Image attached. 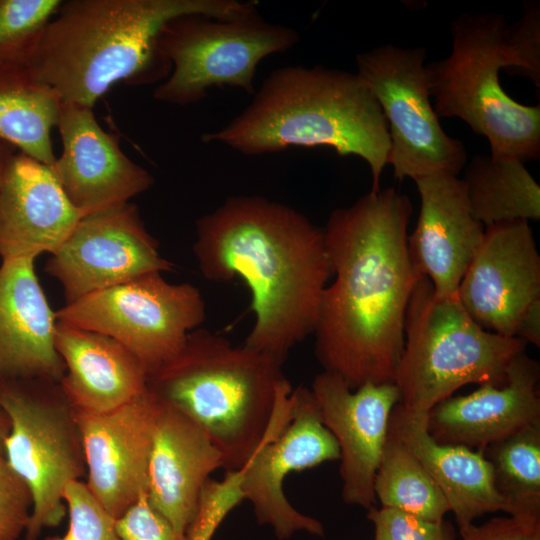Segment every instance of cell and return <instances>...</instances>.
I'll return each mask as SVG.
<instances>
[{
    "instance_id": "obj_11",
    "label": "cell",
    "mask_w": 540,
    "mask_h": 540,
    "mask_svg": "<svg viewBox=\"0 0 540 540\" xmlns=\"http://www.w3.org/2000/svg\"><path fill=\"white\" fill-rule=\"evenodd\" d=\"M0 407L9 423L5 459L25 483L32 509L26 540L57 526L66 514L64 490L86 469L81 437L67 404L0 384Z\"/></svg>"
},
{
    "instance_id": "obj_8",
    "label": "cell",
    "mask_w": 540,
    "mask_h": 540,
    "mask_svg": "<svg viewBox=\"0 0 540 540\" xmlns=\"http://www.w3.org/2000/svg\"><path fill=\"white\" fill-rule=\"evenodd\" d=\"M298 41L295 29L267 22L258 8L231 18L177 16L160 31L159 45L172 70L153 97L186 106L204 99L212 87L229 86L254 95L258 64Z\"/></svg>"
},
{
    "instance_id": "obj_34",
    "label": "cell",
    "mask_w": 540,
    "mask_h": 540,
    "mask_svg": "<svg viewBox=\"0 0 540 540\" xmlns=\"http://www.w3.org/2000/svg\"><path fill=\"white\" fill-rule=\"evenodd\" d=\"M116 529L121 540H189L150 504L146 493L116 519Z\"/></svg>"
},
{
    "instance_id": "obj_37",
    "label": "cell",
    "mask_w": 540,
    "mask_h": 540,
    "mask_svg": "<svg viewBox=\"0 0 540 540\" xmlns=\"http://www.w3.org/2000/svg\"><path fill=\"white\" fill-rule=\"evenodd\" d=\"M15 152L16 148L11 144L0 141V181L9 159Z\"/></svg>"
},
{
    "instance_id": "obj_22",
    "label": "cell",
    "mask_w": 540,
    "mask_h": 540,
    "mask_svg": "<svg viewBox=\"0 0 540 540\" xmlns=\"http://www.w3.org/2000/svg\"><path fill=\"white\" fill-rule=\"evenodd\" d=\"M33 259L0 266V382L10 378L61 381L65 365L55 346L57 319Z\"/></svg>"
},
{
    "instance_id": "obj_18",
    "label": "cell",
    "mask_w": 540,
    "mask_h": 540,
    "mask_svg": "<svg viewBox=\"0 0 540 540\" xmlns=\"http://www.w3.org/2000/svg\"><path fill=\"white\" fill-rule=\"evenodd\" d=\"M420 195L417 224L408 235V251L420 276L440 298H457L458 288L484 236V225L471 214L463 179L432 175L414 180Z\"/></svg>"
},
{
    "instance_id": "obj_21",
    "label": "cell",
    "mask_w": 540,
    "mask_h": 540,
    "mask_svg": "<svg viewBox=\"0 0 540 540\" xmlns=\"http://www.w3.org/2000/svg\"><path fill=\"white\" fill-rule=\"evenodd\" d=\"M148 463L147 498L173 527L187 533L222 455L206 432L164 401Z\"/></svg>"
},
{
    "instance_id": "obj_32",
    "label": "cell",
    "mask_w": 540,
    "mask_h": 540,
    "mask_svg": "<svg viewBox=\"0 0 540 540\" xmlns=\"http://www.w3.org/2000/svg\"><path fill=\"white\" fill-rule=\"evenodd\" d=\"M374 540H450L443 521L435 522L392 508L368 509Z\"/></svg>"
},
{
    "instance_id": "obj_23",
    "label": "cell",
    "mask_w": 540,
    "mask_h": 540,
    "mask_svg": "<svg viewBox=\"0 0 540 540\" xmlns=\"http://www.w3.org/2000/svg\"><path fill=\"white\" fill-rule=\"evenodd\" d=\"M55 346L65 365L62 393L72 408L106 413L147 389L146 367L110 336L57 320Z\"/></svg>"
},
{
    "instance_id": "obj_30",
    "label": "cell",
    "mask_w": 540,
    "mask_h": 540,
    "mask_svg": "<svg viewBox=\"0 0 540 540\" xmlns=\"http://www.w3.org/2000/svg\"><path fill=\"white\" fill-rule=\"evenodd\" d=\"M69 527L62 536L45 540H121L116 519L92 495L85 483L72 481L64 490Z\"/></svg>"
},
{
    "instance_id": "obj_14",
    "label": "cell",
    "mask_w": 540,
    "mask_h": 540,
    "mask_svg": "<svg viewBox=\"0 0 540 540\" xmlns=\"http://www.w3.org/2000/svg\"><path fill=\"white\" fill-rule=\"evenodd\" d=\"M162 405L147 388L106 413L71 407L84 451L85 484L115 519L147 491L149 457Z\"/></svg>"
},
{
    "instance_id": "obj_36",
    "label": "cell",
    "mask_w": 540,
    "mask_h": 540,
    "mask_svg": "<svg viewBox=\"0 0 540 540\" xmlns=\"http://www.w3.org/2000/svg\"><path fill=\"white\" fill-rule=\"evenodd\" d=\"M515 337L537 347L540 346V298L534 300L522 314Z\"/></svg>"
},
{
    "instance_id": "obj_15",
    "label": "cell",
    "mask_w": 540,
    "mask_h": 540,
    "mask_svg": "<svg viewBox=\"0 0 540 540\" xmlns=\"http://www.w3.org/2000/svg\"><path fill=\"white\" fill-rule=\"evenodd\" d=\"M324 426L340 452L341 496L346 504L371 508L373 485L399 402L394 383H366L350 389L337 375L322 371L310 388Z\"/></svg>"
},
{
    "instance_id": "obj_33",
    "label": "cell",
    "mask_w": 540,
    "mask_h": 540,
    "mask_svg": "<svg viewBox=\"0 0 540 540\" xmlns=\"http://www.w3.org/2000/svg\"><path fill=\"white\" fill-rule=\"evenodd\" d=\"M32 509L29 489L0 454V540H17Z\"/></svg>"
},
{
    "instance_id": "obj_20",
    "label": "cell",
    "mask_w": 540,
    "mask_h": 540,
    "mask_svg": "<svg viewBox=\"0 0 540 540\" xmlns=\"http://www.w3.org/2000/svg\"><path fill=\"white\" fill-rule=\"evenodd\" d=\"M539 363L525 352L511 363L503 386L480 385L451 396L427 414L429 434L439 443L482 450L524 428L540 424Z\"/></svg>"
},
{
    "instance_id": "obj_6",
    "label": "cell",
    "mask_w": 540,
    "mask_h": 540,
    "mask_svg": "<svg viewBox=\"0 0 540 540\" xmlns=\"http://www.w3.org/2000/svg\"><path fill=\"white\" fill-rule=\"evenodd\" d=\"M452 51L426 65L438 117L463 120L484 136L493 159H536L540 154V106L523 105L502 88L499 72L512 68L540 83L518 49L505 17L464 13L451 22Z\"/></svg>"
},
{
    "instance_id": "obj_19",
    "label": "cell",
    "mask_w": 540,
    "mask_h": 540,
    "mask_svg": "<svg viewBox=\"0 0 540 540\" xmlns=\"http://www.w3.org/2000/svg\"><path fill=\"white\" fill-rule=\"evenodd\" d=\"M82 217L49 166L20 151L12 155L0 181L2 261L53 254Z\"/></svg>"
},
{
    "instance_id": "obj_38",
    "label": "cell",
    "mask_w": 540,
    "mask_h": 540,
    "mask_svg": "<svg viewBox=\"0 0 540 540\" xmlns=\"http://www.w3.org/2000/svg\"><path fill=\"white\" fill-rule=\"evenodd\" d=\"M521 540H540V526L527 531Z\"/></svg>"
},
{
    "instance_id": "obj_25",
    "label": "cell",
    "mask_w": 540,
    "mask_h": 540,
    "mask_svg": "<svg viewBox=\"0 0 540 540\" xmlns=\"http://www.w3.org/2000/svg\"><path fill=\"white\" fill-rule=\"evenodd\" d=\"M61 99L38 80L25 63L0 60V141L51 166V130L56 127Z\"/></svg>"
},
{
    "instance_id": "obj_10",
    "label": "cell",
    "mask_w": 540,
    "mask_h": 540,
    "mask_svg": "<svg viewBox=\"0 0 540 540\" xmlns=\"http://www.w3.org/2000/svg\"><path fill=\"white\" fill-rule=\"evenodd\" d=\"M55 315L117 340L149 373L182 349L205 320L206 308L197 287L170 283L154 272L65 304Z\"/></svg>"
},
{
    "instance_id": "obj_17",
    "label": "cell",
    "mask_w": 540,
    "mask_h": 540,
    "mask_svg": "<svg viewBox=\"0 0 540 540\" xmlns=\"http://www.w3.org/2000/svg\"><path fill=\"white\" fill-rule=\"evenodd\" d=\"M56 128L63 151L49 167L84 216L122 206L153 185V176L121 150L92 108L61 102Z\"/></svg>"
},
{
    "instance_id": "obj_2",
    "label": "cell",
    "mask_w": 540,
    "mask_h": 540,
    "mask_svg": "<svg viewBox=\"0 0 540 540\" xmlns=\"http://www.w3.org/2000/svg\"><path fill=\"white\" fill-rule=\"evenodd\" d=\"M202 275L238 277L255 314L244 345L284 363L314 333L332 268L323 229L297 210L260 196H232L196 221Z\"/></svg>"
},
{
    "instance_id": "obj_13",
    "label": "cell",
    "mask_w": 540,
    "mask_h": 540,
    "mask_svg": "<svg viewBox=\"0 0 540 540\" xmlns=\"http://www.w3.org/2000/svg\"><path fill=\"white\" fill-rule=\"evenodd\" d=\"M291 400L287 425L264 442L239 470L240 489L243 500L252 505L258 523L270 525L278 539H288L299 531L322 537V523L291 505L283 483L292 472L339 460V447L322 423L309 388L293 389Z\"/></svg>"
},
{
    "instance_id": "obj_3",
    "label": "cell",
    "mask_w": 540,
    "mask_h": 540,
    "mask_svg": "<svg viewBox=\"0 0 540 540\" xmlns=\"http://www.w3.org/2000/svg\"><path fill=\"white\" fill-rule=\"evenodd\" d=\"M257 7L237 0H68L52 18L27 65L61 102L92 108L114 84L149 85L172 64L159 35L172 18H231Z\"/></svg>"
},
{
    "instance_id": "obj_24",
    "label": "cell",
    "mask_w": 540,
    "mask_h": 540,
    "mask_svg": "<svg viewBox=\"0 0 540 540\" xmlns=\"http://www.w3.org/2000/svg\"><path fill=\"white\" fill-rule=\"evenodd\" d=\"M389 429L437 483L459 530L486 514L506 512L491 465L480 450L437 442L428 432L427 415L409 413L399 404L392 411Z\"/></svg>"
},
{
    "instance_id": "obj_35",
    "label": "cell",
    "mask_w": 540,
    "mask_h": 540,
    "mask_svg": "<svg viewBox=\"0 0 540 540\" xmlns=\"http://www.w3.org/2000/svg\"><path fill=\"white\" fill-rule=\"evenodd\" d=\"M540 526L531 525L507 515L492 518L480 525L474 523L460 529L461 540H521L527 531Z\"/></svg>"
},
{
    "instance_id": "obj_27",
    "label": "cell",
    "mask_w": 540,
    "mask_h": 540,
    "mask_svg": "<svg viewBox=\"0 0 540 540\" xmlns=\"http://www.w3.org/2000/svg\"><path fill=\"white\" fill-rule=\"evenodd\" d=\"M480 451L491 465L505 513L531 525L540 524V424Z\"/></svg>"
},
{
    "instance_id": "obj_26",
    "label": "cell",
    "mask_w": 540,
    "mask_h": 540,
    "mask_svg": "<svg viewBox=\"0 0 540 540\" xmlns=\"http://www.w3.org/2000/svg\"><path fill=\"white\" fill-rule=\"evenodd\" d=\"M463 180L471 214L483 225L540 219V187L522 161L477 155Z\"/></svg>"
},
{
    "instance_id": "obj_28",
    "label": "cell",
    "mask_w": 540,
    "mask_h": 540,
    "mask_svg": "<svg viewBox=\"0 0 540 540\" xmlns=\"http://www.w3.org/2000/svg\"><path fill=\"white\" fill-rule=\"evenodd\" d=\"M381 507L425 520L443 521L449 505L437 483L412 451L389 429L373 485Z\"/></svg>"
},
{
    "instance_id": "obj_1",
    "label": "cell",
    "mask_w": 540,
    "mask_h": 540,
    "mask_svg": "<svg viewBox=\"0 0 540 540\" xmlns=\"http://www.w3.org/2000/svg\"><path fill=\"white\" fill-rule=\"evenodd\" d=\"M409 198L370 191L334 210L323 229L334 281L320 301L315 355L350 389L394 383L405 318L421 277L408 251Z\"/></svg>"
},
{
    "instance_id": "obj_7",
    "label": "cell",
    "mask_w": 540,
    "mask_h": 540,
    "mask_svg": "<svg viewBox=\"0 0 540 540\" xmlns=\"http://www.w3.org/2000/svg\"><path fill=\"white\" fill-rule=\"evenodd\" d=\"M527 343L482 328L457 298H440L421 276L408 304L404 347L394 384L398 404L427 415L468 384L503 386Z\"/></svg>"
},
{
    "instance_id": "obj_31",
    "label": "cell",
    "mask_w": 540,
    "mask_h": 540,
    "mask_svg": "<svg viewBox=\"0 0 540 540\" xmlns=\"http://www.w3.org/2000/svg\"><path fill=\"white\" fill-rule=\"evenodd\" d=\"M240 482V471L226 472L222 481H208L199 512L187 531L189 540H211L226 515L243 501Z\"/></svg>"
},
{
    "instance_id": "obj_12",
    "label": "cell",
    "mask_w": 540,
    "mask_h": 540,
    "mask_svg": "<svg viewBox=\"0 0 540 540\" xmlns=\"http://www.w3.org/2000/svg\"><path fill=\"white\" fill-rule=\"evenodd\" d=\"M173 270L136 205L86 215L53 253L45 271L62 285L66 304L136 277Z\"/></svg>"
},
{
    "instance_id": "obj_29",
    "label": "cell",
    "mask_w": 540,
    "mask_h": 540,
    "mask_svg": "<svg viewBox=\"0 0 540 540\" xmlns=\"http://www.w3.org/2000/svg\"><path fill=\"white\" fill-rule=\"evenodd\" d=\"M61 0H0V60L27 64Z\"/></svg>"
},
{
    "instance_id": "obj_39",
    "label": "cell",
    "mask_w": 540,
    "mask_h": 540,
    "mask_svg": "<svg viewBox=\"0 0 540 540\" xmlns=\"http://www.w3.org/2000/svg\"><path fill=\"white\" fill-rule=\"evenodd\" d=\"M1 411H2V409L0 407V453L3 450L4 438L8 433V429H7L6 425L4 424L5 420L2 417Z\"/></svg>"
},
{
    "instance_id": "obj_16",
    "label": "cell",
    "mask_w": 540,
    "mask_h": 540,
    "mask_svg": "<svg viewBox=\"0 0 540 540\" xmlns=\"http://www.w3.org/2000/svg\"><path fill=\"white\" fill-rule=\"evenodd\" d=\"M540 298V256L528 221L486 226L458 288V299L484 329L515 337L526 308Z\"/></svg>"
},
{
    "instance_id": "obj_9",
    "label": "cell",
    "mask_w": 540,
    "mask_h": 540,
    "mask_svg": "<svg viewBox=\"0 0 540 540\" xmlns=\"http://www.w3.org/2000/svg\"><path fill=\"white\" fill-rule=\"evenodd\" d=\"M424 47L391 44L359 53L357 75L371 90L388 126V164L398 180L454 175L464 168V144L440 125L430 97Z\"/></svg>"
},
{
    "instance_id": "obj_4",
    "label": "cell",
    "mask_w": 540,
    "mask_h": 540,
    "mask_svg": "<svg viewBox=\"0 0 540 540\" xmlns=\"http://www.w3.org/2000/svg\"><path fill=\"white\" fill-rule=\"evenodd\" d=\"M275 357L199 329L148 373L147 388L209 436L223 469H242L291 417L292 386Z\"/></svg>"
},
{
    "instance_id": "obj_5",
    "label": "cell",
    "mask_w": 540,
    "mask_h": 540,
    "mask_svg": "<svg viewBox=\"0 0 540 540\" xmlns=\"http://www.w3.org/2000/svg\"><path fill=\"white\" fill-rule=\"evenodd\" d=\"M202 141L244 155L329 147L367 163L371 191L380 190L390 152L387 122L371 90L356 73L323 66L273 70L251 103L223 128L205 133Z\"/></svg>"
}]
</instances>
